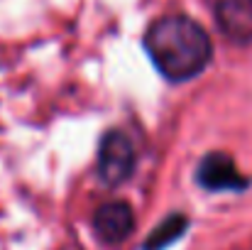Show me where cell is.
I'll return each mask as SVG.
<instances>
[{"label":"cell","mask_w":252,"mask_h":250,"mask_svg":"<svg viewBox=\"0 0 252 250\" xmlns=\"http://www.w3.org/2000/svg\"><path fill=\"white\" fill-rule=\"evenodd\" d=\"M145 49L169 81H189L198 76L213 57L208 32L184 15L157 20L145 35Z\"/></svg>","instance_id":"obj_1"},{"label":"cell","mask_w":252,"mask_h":250,"mask_svg":"<svg viewBox=\"0 0 252 250\" xmlns=\"http://www.w3.org/2000/svg\"><path fill=\"white\" fill-rule=\"evenodd\" d=\"M132 169H135L132 143L118 130L105 133L98 147V177L108 186H118L132 174Z\"/></svg>","instance_id":"obj_2"},{"label":"cell","mask_w":252,"mask_h":250,"mask_svg":"<svg viewBox=\"0 0 252 250\" xmlns=\"http://www.w3.org/2000/svg\"><path fill=\"white\" fill-rule=\"evenodd\" d=\"M198 184L206 186V189H213V191H220V189H245L248 186V179L238 172L235 162L223 155V152H213V155H206L203 162L198 165Z\"/></svg>","instance_id":"obj_3"},{"label":"cell","mask_w":252,"mask_h":250,"mask_svg":"<svg viewBox=\"0 0 252 250\" xmlns=\"http://www.w3.org/2000/svg\"><path fill=\"white\" fill-rule=\"evenodd\" d=\"M216 22L228 39L252 42V0H218Z\"/></svg>","instance_id":"obj_4"},{"label":"cell","mask_w":252,"mask_h":250,"mask_svg":"<svg viewBox=\"0 0 252 250\" xmlns=\"http://www.w3.org/2000/svg\"><path fill=\"white\" fill-rule=\"evenodd\" d=\"M135 226V216H132V209L123 201H110V204H103L95 216H93V228L98 233L100 241L105 243H120L130 236Z\"/></svg>","instance_id":"obj_5"},{"label":"cell","mask_w":252,"mask_h":250,"mask_svg":"<svg viewBox=\"0 0 252 250\" xmlns=\"http://www.w3.org/2000/svg\"><path fill=\"white\" fill-rule=\"evenodd\" d=\"M186 226H189V223H186V218H184L181 214H174V216L164 218V221L150 233V238L145 241V250H164L186 231Z\"/></svg>","instance_id":"obj_6"}]
</instances>
